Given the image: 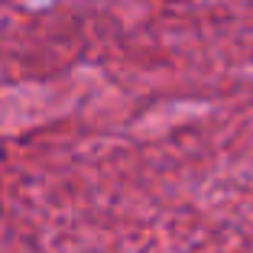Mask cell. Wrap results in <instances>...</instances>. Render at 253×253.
Returning <instances> with one entry per match:
<instances>
[{
	"label": "cell",
	"mask_w": 253,
	"mask_h": 253,
	"mask_svg": "<svg viewBox=\"0 0 253 253\" xmlns=\"http://www.w3.org/2000/svg\"><path fill=\"white\" fill-rule=\"evenodd\" d=\"M0 214H3V201H0Z\"/></svg>",
	"instance_id": "6da1fadb"
}]
</instances>
